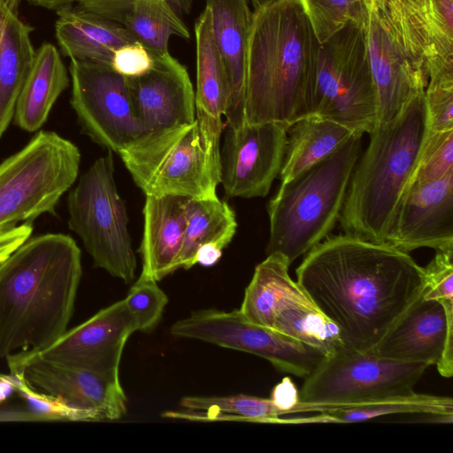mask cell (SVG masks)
Returning <instances> with one entry per match:
<instances>
[{"label": "cell", "mask_w": 453, "mask_h": 453, "mask_svg": "<svg viewBox=\"0 0 453 453\" xmlns=\"http://www.w3.org/2000/svg\"><path fill=\"white\" fill-rule=\"evenodd\" d=\"M211 12L214 38L227 81L224 113L227 127L245 121L246 56L252 12L250 0H206Z\"/></svg>", "instance_id": "44dd1931"}, {"label": "cell", "mask_w": 453, "mask_h": 453, "mask_svg": "<svg viewBox=\"0 0 453 453\" xmlns=\"http://www.w3.org/2000/svg\"><path fill=\"white\" fill-rule=\"evenodd\" d=\"M319 42L323 43L355 15L349 0H298Z\"/></svg>", "instance_id": "8d00e7d4"}, {"label": "cell", "mask_w": 453, "mask_h": 453, "mask_svg": "<svg viewBox=\"0 0 453 453\" xmlns=\"http://www.w3.org/2000/svg\"><path fill=\"white\" fill-rule=\"evenodd\" d=\"M297 282L348 349L369 351L422 295L424 268L386 242L329 234L305 254Z\"/></svg>", "instance_id": "6da1fadb"}, {"label": "cell", "mask_w": 453, "mask_h": 453, "mask_svg": "<svg viewBox=\"0 0 453 453\" xmlns=\"http://www.w3.org/2000/svg\"><path fill=\"white\" fill-rule=\"evenodd\" d=\"M81 258L72 237L46 234L29 238L0 264V357L40 350L66 331Z\"/></svg>", "instance_id": "7a4b0ae2"}, {"label": "cell", "mask_w": 453, "mask_h": 453, "mask_svg": "<svg viewBox=\"0 0 453 453\" xmlns=\"http://www.w3.org/2000/svg\"><path fill=\"white\" fill-rule=\"evenodd\" d=\"M427 129L453 128V83L427 84L425 89Z\"/></svg>", "instance_id": "f35d334b"}, {"label": "cell", "mask_w": 453, "mask_h": 453, "mask_svg": "<svg viewBox=\"0 0 453 453\" xmlns=\"http://www.w3.org/2000/svg\"><path fill=\"white\" fill-rule=\"evenodd\" d=\"M237 222L234 211L224 201L215 198H188L186 208V227L178 269H190L196 265L198 249L204 244L226 248L235 234Z\"/></svg>", "instance_id": "4dcf8cb0"}, {"label": "cell", "mask_w": 453, "mask_h": 453, "mask_svg": "<svg viewBox=\"0 0 453 453\" xmlns=\"http://www.w3.org/2000/svg\"><path fill=\"white\" fill-rule=\"evenodd\" d=\"M119 155L145 196L218 197L219 157L206 147L196 119L146 133Z\"/></svg>", "instance_id": "8992f818"}, {"label": "cell", "mask_w": 453, "mask_h": 453, "mask_svg": "<svg viewBox=\"0 0 453 453\" xmlns=\"http://www.w3.org/2000/svg\"><path fill=\"white\" fill-rule=\"evenodd\" d=\"M81 153L69 140L39 131L0 164V229L56 214L61 196L75 182Z\"/></svg>", "instance_id": "ba28073f"}, {"label": "cell", "mask_w": 453, "mask_h": 453, "mask_svg": "<svg viewBox=\"0 0 453 453\" xmlns=\"http://www.w3.org/2000/svg\"><path fill=\"white\" fill-rule=\"evenodd\" d=\"M31 4L46 9H61L75 3L76 0H27Z\"/></svg>", "instance_id": "ee69618b"}, {"label": "cell", "mask_w": 453, "mask_h": 453, "mask_svg": "<svg viewBox=\"0 0 453 453\" xmlns=\"http://www.w3.org/2000/svg\"><path fill=\"white\" fill-rule=\"evenodd\" d=\"M273 0H250V3L251 4L254 10H257L265 4L270 3ZM253 10V11H254Z\"/></svg>", "instance_id": "7dc6e473"}, {"label": "cell", "mask_w": 453, "mask_h": 453, "mask_svg": "<svg viewBox=\"0 0 453 453\" xmlns=\"http://www.w3.org/2000/svg\"><path fill=\"white\" fill-rule=\"evenodd\" d=\"M373 1H375V0H363L364 4H365V9H366V7H367L368 5H370Z\"/></svg>", "instance_id": "c3c4849f"}, {"label": "cell", "mask_w": 453, "mask_h": 453, "mask_svg": "<svg viewBox=\"0 0 453 453\" xmlns=\"http://www.w3.org/2000/svg\"><path fill=\"white\" fill-rule=\"evenodd\" d=\"M135 331V319L122 299L65 331L48 347L28 351L47 361L119 379L124 347Z\"/></svg>", "instance_id": "9a60e30c"}, {"label": "cell", "mask_w": 453, "mask_h": 453, "mask_svg": "<svg viewBox=\"0 0 453 453\" xmlns=\"http://www.w3.org/2000/svg\"><path fill=\"white\" fill-rule=\"evenodd\" d=\"M11 373L21 372L35 388L87 412L92 421L116 420L127 412L119 379L42 359L28 350L5 357Z\"/></svg>", "instance_id": "2e32d148"}, {"label": "cell", "mask_w": 453, "mask_h": 453, "mask_svg": "<svg viewBox=\"0 0 453 453\" xmlns=\"http://www.w3.org/2000/svg\"><path fill=\"white\" fill-rule=\"evenodd\" d=\"M352 5L354 15H355V22L363 27L365 20L367 16V12L365 6L364 4L363 0H349Z\"/></svg>", "instance_id": "f6af8a7d"}, {"label": "cell", "mask_w": 453, "mask_h": 453, "mask_svg": "<svg viewBox=\"0 0 453 453\" xmlns=\"http://www.w3.org/2000/svg\"><path fill=\"white\" fill-rule=\"evenodd\" d=\"M453 250L435 251L434 258L424 268L425 299L453 307Z\"/></svg>", "instance_id": "74e56055"}, {"label": "cell", "mask_w": 453, "mask_h": 453, "mask_svg": "<svg viewBox=\"0 0 453 453\" xmlns=\"http://www.w3.org/2000/svg\"><path fill=\"white\" fill-rule=\"evenodd\" d=\"M155 64L153 54L142 43H127L114 51L111 67L125 77H136L148 73Z\"/></svg>", "instance_id": "ab89813d"}, {"label": "cell", "mask_w": 453, "mask_h": 453, "mask_svg": "<svg viewBox=\"0 0 453 453\" xmlns=\"http://www.w3.org/2000/svg\"><path fill=\"white\" fill-rule=\"evenodd\" d=\"M401 361L435 365L440 374H453V307L422 295L369 351Z\"/></svg>", "instance_id": "e0dca14e"}, {"label": "cell", "mask_w": 453, "mask_h": 453, "mask_svg": "<svg viewBox=\"0 0 453 453\" xmlns=\"http://www.w3.org/2000/svg\"><path fill=\"white\" fill-rule=\"evenodd\" d=\"M288 127L278 122L227 127L219 151L220 183L226 196H267L282 167Z\"/></svg>", "instance_id": "5bb4252c"}, {"label": "cell", "mask_w": 453, "mask_h": 453, "mask_svg": "<svg viewBox=\"0 0 453 453\" xmlns=\"http://www.w3.org/2000/svg\"><path fill=\"white\" fill-rule=\"evenodd\" d=\"M356 133L334 121L307 116L287 130L281 183H286L330 156Z\"/></svg>", "instance_id": "f1b7e54d"}, {"label": "cell", "mask_w": 453, "mask_h": 453, "mask_svg": "<svg viewBox=\"0 0 453 453\" xmlns=\"http://www.w3.org/2000/svg\"><path fill=\"white\" fill-rule=\"evenodd\" d=\"M188 200L181 196H146L139 249L142 275L159 281L178 269Z\"/></svg>", "instance_id": "cb8c5ba5"}, {"label": "cell", "mask_w": 453, "mask_h": 453, "mask_svg": "<svg viewBox=\"0 0 453 453\" xmlns=\"http://www.w3.org/2000/svg\"><path fill=\"white\" fill-rule=\"evenodd\" d=\"M320 43L298 0L252 12L245 78V121L289 127L304 118Z\"/></svg>", "instance_id": "3957f363"}, {"label": "cell", "mask_w": 453, "mask_h": 453, "mask_svg": "<svg viewBox=\"0 0 453 453\" xmlns=\"http://www.w3.org/2000/svg\"><path fill=\"white\" fill-rule=\"evenodd\" d=\"M379 105L363 27L349 20L320 43L307 116L370 134L378 124Z\"/></svg>", "instance_id": "52a82bcc"}, {"label": "cell", "mask_w": 453, "mask_h": 453, "mask_svg": "<svg viewBox=\"0 0 453 453\" xmlns=\"http://www.w3.org/2000/svg\"><path fill=\"white\" fill-rule=\"evenodd\" d=\"M427 133L425 89L392 123L376 127L353 170L339 222L344 233L386 242Z\"/></svg>", "instance_id": "277c9868"}, {"label": "cell", "mask_w": 453, "mask_h": 453, "mask_svg": "<svg viewBox=\"0 0 453 453\" xmlns=\"http://www.w3.org/2000/svg\"><path fill=\"white\" fill-rule=\"evenodd\" d=\"M450 173H453V128L437 132L427 129L410 183L433 181Z\"/></svg>", "instance_id": "e575fe53"}, {"label": "cell", "mask_w": 453, "mask_h": 453, "mask_svg": "<svg viewBox=\"0 0 453 453\" xmlns=\"http://www.w3.org/2000/svg\"><path fill=\"white\" fill-rule=\"evenodd\" d=\"M11 378L13 389L25 399L30 409L21 419L92 421L87 412L71 406L64 399L35 388L21 372L11 373Z\"/></svg>", "instance_id": "836d02e7"}, {"label": "cell", "mask_w": 453, "mask_h": 453, "mask_svg": "<svg viewBox=\"0 0 453 453\" xmlns=\"http://www.w3.org/2000/svg\"><path fill=\"white\" fill-rule=\"evenodd\" d=\"M222 255V250L215 244H204L201 246L195 257L196 264L211 266L217 263Z\"/></svg>", "instance_id": "7bdbcfd3"}, {"label": "cell", "mask_w": 453, "mask_h": 453, "mask_svg": "<svg viewBox=\"0 0 453 453\" xmlns=\"http://www.w3.org/2000/svg\"><path fill=\"white\" fill-rule=\"evenodd\" d=\"M386 243L407 253L419 248L453 250V173L409 184Z\"/></svg>", "instance_id": "ac0fdd59"}, {"label": "cell", "mask_w": 453, "mask_h": 453, "mask_svg": "<svg viewBox=\"0 0 453 453\" xmlns=\"http://www.w3.org/2000/svg\"><path fill=\"white\" fill-rule=\"evenodd\" d=\"M363 25L370 68L375 85L378 126L394 122L411 99L426 89L427 79L398 47L373 10Z\"/></svg>", "instance_id": "ffe728a7"}, {"label": "cell", "mask_w": 453, "mask_h": 453, "mask_svg": "<svg viewBox=\"0 0 453 453\" xmlns=\"http://www.w3.org/2000/svg\"><path fill=\"white\" fill-rule=\"evenodd\" d=\"M13 389L11 375H0V402L4 401Z\"/></svg>", "instance_id": "bcb514c9"}, {"label": "cell", "mask_w": 453, "mask_h": 453, "mask_svg": "<svg viewBox=\"0 0 453 453\" xmlns=\"http://www.w3.org/2000/svg\"><path fill=\"white\" fill-rule=\"evenodd\" d=\"M56 37L71 59L111 65L114 51L137 42L119 24L68 5L58 10Z\"/></svg>", "instance_id": "4316f807"}, {"label": "cell", "mask_w": 453, "mask_h": 453, "mask_svg": "<svg viewBox=\"0 0 453 453\" xmlns=\"http://www.w3.org/2000/svg\"><path fill=\"white\" fill-rule=\"evenodd\" d=\"M290 265L281 254L272 253L256 266L239 309L250 322L272 328L278 314L286 309L316 307L290 277Z\"/></svg>", "instance_id": "484cf974"}, {"label": "cell", "mask_w": 453, "mask_h": 453, "mask_svg": "<svg viewBox=\"0 0 453 453\" xmlns=\"http://www.w3.org/2000/svg\"><path fill=\"white\" fill-rule=\"evenodd\" d=\"M33 232L29 222L0 229V264L28 240Z\"/></svg>", "instance_id": "60d3db41"}, {"label": "cell", "mask_w": 453, "mask_h": 453, "mask_svg": "<svg viewBox=\"0 0 453 453\" xmlns=\"http://www.w3.org/2000/svg\"><path fill=\"white\" fill-rule=\"evenodd\" d=\"M112 152L97 158L67 197L68 226L82 241L96 267L126 283L134 280L136 257L128 217L114 180Z\"/></svg>", "instance_id": "30bf717a"}, {"label": "cell", "mask_w": 453, "mask_h": 453, "mask_svg": "<svg viewBox=\"0 0 453 453\" xmlns=\"http://www.w3.org/2000/svg\"><path fill=\"white\" fill-rule=\"evenodd\" d=\"M270 398L283 415L296 413L300 402L299 391L288 377L282 379L273 388Z\"/></svg>", "instance_id": "b9f144b4"}, {"label": "cell", "mask_w": 453, "mask_h": 453, "mask_svg": "<svg viewBox=\"0 0 453 453\" xmlns=\"http://www.w3.org/2000/svg\"><path fill=\"white\" fill-rule=\"evenodd\" d=\"M427 367L343 348L326 356L304 378L296 412H322L408 395Z\"/></svg>", "instance_id": "9c48e42d"}, {"label": "cell", "mask_w": 453, "mask_h": 453, "mask_svg": "<svg viewBox=\"0 0 453 453\" xmlns=\"http://www.w3.org/2000/svg\"><path fill=\"white\" fill-rule=\"evenodd\" d=\"M363 135L353 134L330 156L280 183L267 206L266 255L281 254L292 264L331 234L362 152Z\"/></svg>", "instance_id": "5b68a950"}, {"label": "cell", "mask_w": 453, "mask_h": 453, "mask_svg": "<svg viewBox=\"0 0 453 453\" xmlns=\"http://www.w3.org/2000/svg\"><path fill=\"white\" fill-rule=\"evenodd\" d=\"M19 0H0V137L12 121L36 51L33 27L19 16Z\"/></svg>", "instance_id": "d4e9b609"}, {"label": "cell", "mask_w": 453, "mask_h": 453, "mask_svg": "<svg viewBox=\"0 0 453 453\" xmlns=\"http://www.w3.org/2000/svg\"><path fill=\"white\" fill-rule=\"evenodd\" d=\"M176 337L195 339L244 351L269 361L276 369L298 377L309 376L324 359L319 349L273 328L247 319L240 310H200L171 326Z\"/></svg>", "instance_id": "8fae6325"}, {"label": "cell", "mask_w": 453, "mask_h": 453, "mask_svg": "<svg viewBox=\"0 0 453 453\" xmlns=\"http://www.w3.org/2000/svg\"><path fill=\"white\" fill-rule=\"evenodd\" d=\"M272 328L326 356L346 348L337 326L317 307L286 309L278 314Z\"/></svg>", "instance_id": "d6a6232c"}, {"label": "cell", "mask_w": 453, "mask_h": 453, "mask_svg": "<svg viewBox=\"0 0 453 453\" xmlns=\"http://www.w3.org/2000/svg\"><path fill=\"white\" fill-rule=\"evenodd\" d=\"M154 58L148 73L127 77L134 111L145 133L194 122L195 92L188 71L170 54Z\"/></svg>", "instance_id": "d6986e66"}, {"label": "cell", "mask_w": 453, "mask_h": 453, "mask_svg": "<svg viewBox=\"0 0 453 453\" xmlns=\"http://www.w3.org/2000/svg\"><path fill=\"white\" fill-rule=\"evenodd\" d=\"M71 104L82 131L119 153L145 134L132 104L127 77L111 65L71 59Z\"/></svg>", "instance_id": "7c38bea8"}, {"label": "cell", "mask_w": 453, "mask_h": 453, "mask_svg": "<svg viewBox=\"0 0 453 453\" xmlns=\"http://www.w3.org/2000/svg\"><path fill=\"white\" fill-rule=\"evenodd\" d=\"M367 10L426 79L453 71V0H375Z\"/></svg>", "instance_id": "4fadbf2b"}, {"label": "cell", "mask_w": 453, "mask_h": 453, "mask_svg": "<svg viewBox=\"0 0 453 453\" xmlns=\"http://www.w3.org/2000/svg\"><path fill=\"white\" fill-rule=\"evenodd\" d=\"M180 405L185 411H166L163 417L171 418L242 420L272 423L282 416L271 398L247 395L226 396H185Z\"/></svg>", "instance_id": "1f68e13d"}, {"label": "cell", "mask_w": 453, "mask_h": 453, "mask_svg": "<svg viewBox=\"0 0 453 453\" xmlns=\"http://www.w3.org/2000/svg\"><path fill=\"white\" fill-rule=\"evenodd\" d=\"M392 414H419L435 418L439 422L451 423L453 400L413 392L404 396L329 410L311 417L280 418V423H355Z\"/></svg>", "instance_id": "f546056e"}, {"label": "cell", "mask_w": 453, "mask_h": 453, "mask_svg": "<svg viewBox=\"0 0 453 453\" xmlns=\"http://www.w3.org/2000/svg\"><path fill=\"white\" fill-rule=\"evenodd\" d=\"M196 42V119L206 147L219 157V144L227 102V81L206 6L195 24Z\"/></svg>", "instance_id": "7402d4cb"}, {"label": "cell", "mask_w": 453, "mask_h": 453, "mask_svg": "<svg viewBox=\"0 0 453 453\" xmlns=\"http://www.w3.org/2000/svg\"><path fill=\"white\" fill-rule=\"evenodd\" d=\"M68 84L66 68L58 50L50 43L42 45L18 97L15 124L27 132L37 131Z\"/></svg>", "instance_id": "83f0119b"}, {"label": "cell", "mask_w": 453, "mask_h": 453, "mask_svg": "<svg viewBox=\"0 0 453 453\" xmlns=\"http://www.w3.org/2000/svg\"><path fill=\"white\" fill-rule=\"evenodd\" d=\"M157 282L140 274L124 298L135 319L138 331L150 332L154 329L168 303L167 296Z\"/></svg>", "instance_id": "d590c367"}, {"label": "cell", "mask_w": 453, "mask_h": 453, "mask_svg": "<svg viewBox=\"0 0 453 453\" xmlns=\"http://www.w3.org/2000/svg\"><path fill=\"white\" fill-rule=\"evenodd\" d=\"M74 7L119 24L154 57L170 54L171 35L189 38L173 5L164 0H76Z\"/></svg>", "instance_id": "603a6c76"}, {"label": "cell", "mask_w": 453, "mask_h": 453, "mask_svg": "<svg viewBox=\"0 0 453 453\" xmlns=\"http://www.w3.org/2000/svg\"><path fill=\"white\" fill-rule=\"evenodd\" d=\"M164 1H166V2L170 3L171 4H172V3H173V1L175 3H179L180 2V0H164Z\"/></svg>", "instance_id": "681fc988"}]
</instances>
